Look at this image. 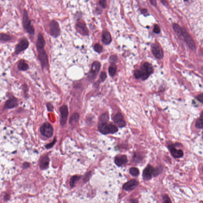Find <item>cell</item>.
Returning <instances> with one entry per match:
<instances>
[{
  "instance_id": "33",
  "label": "cell",
  "mask_w": 203,
  "mask_h": 203,
  "mask_svg": "<svg viewBox=\"0 0 203 203\" xmlns=\"http://www.w3.org/2000/svg\"><path fill=\"white\" fill-rule=\"evenodd\" d=\"M90 176H91V172H90V171L87 172V173L85 174V176H84V183H87L89 181V179H90Z\"/></svg>"
},
{
  "instance_id": "2",
  "label": "cell",
  "mask_w": 203,
  "mask_h": 203,
  "mask_svg": "<svg viewBox=\"0 0 203 203\" xmlns=\"http://www.w3.org/2000/svg\"><path fill=\"white\" fill-rule=\"evenodd\" d=\"M161 168L155 169L152 166L148 165L143 172V177L146 180L151 179L152 177L157 176L160 174Z\"/></svg>"
},
{
  "instance_id": "44",
  "label": "cell",
  "mask_w": 203,
  "mask_h": 203,
  "mask_svg": "<svg viewBox=\"0 0 203 203\" xmlns=\"http://www.w3.org/2000/svg\"><path fill=\"white\" fill-rule=\"evenodd\" d=\"M200 118L203 120V111L201 113L200 117Z\"/></svg>"
},
{
  "instance_id": "19",
  "label": "cell",
  "mask_w": 203,
  "mask_h": 203,
  "mask_svg": "<svg viewBox=\"0 0 203 203\" xmlns=\"http://www.w3.org/2000/svg\"><path fill=\"white\" fill-rule=\"evenodd\" d=\"M171 154L175 158H180L184 155L183 152L181 150H177L174 147L171 146L169 148Z\"/></svg>"
},
{
  "instance_id": "34",
  "label": "cell",
  "mask_w": 203,
  "mask_h": 203,
  "mask_svg": "<svg viewBox=\"0 0 203 203\" xmlns=\"http://www.w3.org/2000/svg\"><path fill=\"white\" fill-rule=\"evenodd\" d=\"M99 3L103 8H106L107 7V0H100L99 2Z\"/></svg>"
},
{
  "instance_id": "4",
  "label": "cell",
  "mask_w": 203,
  "mask_h": 203,
  "mask_svg": "<svg viewBox=\"0 0 203 203\" xmlns=\"http://www.w3.org/2000/svg\"><path fill=\"white\" fill-rule=\"evenodd\" d=\"M41 134L45 137L50 138L53 135L54 129L52 125L48 122L43 123L41 126L40 129Z\"/></svg>"
},
{
  "instance_id": "3",
  "label": "cell",
  "mask_w": 203,
  "mask_h": 203,
  "mask_svg": "<svg viewBox=\"0 0 203 203\" xmlns=\"http://www.w3.org/2000/svg\"><path fill=\"white\" fill-rule=\"evenodd\" d=\"M23 24L24 29L29 34L33 35L35 34V29L31 25V21L29 19L28 12L24 10L23 15Z\"/></svg>"
},
{
  "instance_id": "17",
  "label": "cell",
  "mask_w": 203,
  "mask_h": 203,
  "mask_svg": "<svg viewBox=\"0 0 203 203\" xmlns=\"http://www.w3.org/2000/svg\"><path fill=\"white\" fill-rule=\"evenodd\" d=\"M49 161H50L49 158L47 155L42 157L39 163V165L41 169L42 170L47 169L49 166Z\"/></svg>"
},
{
  "instance_id": "6",
  "label": "cell",
  "mask_w": 203,
  "mask_h": 203,
  "mask_svg": "<svg viewBox=\"0 0 203 203\" xmlns=\"http://www.w3.org/2000/svg\"><path fill=\"white\" fill-rule=\"evenodd\" d=\"M49 33L51 36L54 38L58 37L60 34L59 24L57 21L53 20L49 24Z\"/></svg>"
},
{
  "instance_id": "5",
  "label": "cell",
  "mask_w": 203,
  "mask_h": 203,
  "mask_svg": "<svg viewBox=\"0 0 203 203\" xmlns=\"http://www.w3.org/2000/svg\"><path fill=\"white\" fill-rule=\"evenodd\" d=\"M141 73V77L145 80L147 79L149 76L153 72V69L152 66L149 63L146 62L144 64L140 70Z\"/></svg>"
},
{
  "instance_id": "18",
  "label": "cell",
  "mask_w": 203,
  "mask_h": 203,
  "mask_svg": "<svg viewBox=\"0 0 203 203\" xmlns=\"http://www.w3.org/2000/svg\"><path fill=\"white\" fill-rule=\"evenodd\" d=\"M127 157L126 155H118L115 157V162L117 166H123L128 162Z\"/></svg>"
},
{
  "instance_id": "9",
  "label": "cell",
  "mask_w": 203,
  "mask_h": 203,
  "mask_svg": "<svg viewBox=\"0 0 203 203\" xmlns=\"http://www.w3.org/2000/svg\"><path fill=\"white\" fill-rule=\"evenodd\" d=\"M182 35L185 39L188 47L192 50H195L196 49V45L193 39L189 35L187 30L185 29H182Z\"/></svg>"
},
{
  "instance_id": "36",
  "label": "cell",
  "mask_w": 203,
  "mask_h": 203,
  "mask_svg": "<svg viewBox=\"0 0 203 203\" xmlns=\"http://www.w3.org/2000/svg\"><path fill=\"white\" fill-rule=\"evenodd\" d=\"M107 75L105 72H102L100 74V77L102 81H105L107 79Z\"/></svg>"
},
{
  "instance_id": "43",
  "label": "cell",
  "mask_w": 203,
  "mask_h": 203,
  "mask_svg": "<svg viewBox=\"0 0 203 203\" xmlns=\"http://www.w3.org/2000/svg\"><path fill=\"white\" fill-rule=\"evenodd\" d=\"M150 2L152 5L153 6L156 5V0H150Z\"/></svg>"
},
{
  "instance_id": "23",
  "label": "cell",
  "mask_w": 203,
  "mask_h": 203,
  "mask_svg": "<svg viewBox=\"0 0 203 203\" xmlns=\"http://www.w3.org/2000/svg\"><path fill=\"white\" fill-rule=\"evenodd\" d=\"M18 68L19 69L22 71H26L28 69L29 66L26 62L23 60H22L19 62L18 64Z\"/></svg>"
},
{
  "instance_id": "37",
  "label": "cell",
  "mask_w": 203,
  "mask_h": 203,
  "mask_svg": "<svg viewBox=\"0 0 203 203\" xmlns=\"http://www.w3.org/2000/svg\"><path fill=\"white\" fill-rule=\"evenodd\" d=\"M160 29L159 26L158 25H155L154 26V28H153V32L155 33H159L160 32Z\"/></svg>"
},
{
  "instance_id": "14",
  "label": "cell",
  "mask_w": 203,
  "mask_h": 203,
  "mask_svg": "<svg viewBox=\"0 0 203 203\" xmlns=\"http://www.w3.org/2000/svg\"><path fill=\"white\" fill-rule=\"evenodd\" d=\"M76 28L81 34L84 35H88L89 34V31L85 23L81 22H78L76 25Z\"/></svg>"
},
{
  "instance_id": "20",
  "label": "cell",
  "mask_w": 203,
  "mask_h": 203,
  "mask_svg": "<svg viewBox=\"0 0 203 203\" xmlns=\"http://www.w3.org/2000/svg\"><path fill=\"white\" fill-rule=\"evenodd\" d=\"M100 64L99 62L95 61L92 64L91 69V73L92 75L96 76L98 73L100 68Z\"/></svg>"
},
{
  "instance_id": "27",
  "label": "cell",
  "mask_w": 203,
  "mask_h": 203,
  "mask_svg": "<svg viewBox=\"0 0 203 203\" xmlns=\"http://www.w3.org/2000/svg\"><path fill=\"white\" fill-rule=\"evenodd\" d=\"M130 174L133 176H137L139 174V169L136 168H132L129 170Z\"/></svg>"
},
{
  "instance_id": "32",
  "label": "cell",
  "mask_w": 203,
  "mask_h": 203,
  "mask_svg": "<svg viewBox=\"0 0 203 203\" xmlns=\"http://www.w3.org/2000/svg\"><path fill=\"white\" fill-rule=\"evenodd\" d=\"M56 141L57 140L56 137H55L53 141H52V142L50 143L47 144V145H45V148H47V149H50V148H52V147H53L54 145H55Z\"/></svg>"
},
{
  "instance_id": "12",
  "label": "cell",
  "mask_w": 203,
  "mask_h": 203,
  "mask_svg": "<svg viewBox=\"0 0 203 203\" xmlns=\"http://www.w3.org/2000/svg\"><path fill=\"white\" fill-rule=\"evenodd\" d=\"M152 53L157 58L160 59L163 57L164 54L162 48L157 44H153L151 47Z\"/></svg>"
},
{
  "instance_id": "28",
  "label": "cell",
  "mask_w": 203,
  "mask_h": 203,
  "mask_svg": "<svg viewBox=\"0 0 203 203\" xmlns=\"http://www.w3.org/2000/svg\"><path fill=\"white\" fill-rule=\"evenodd\" d=\"M109 116L107 113H105L102 115L100 118V120L101 123H107L109 120Z\"/></svg>"
},
{
  "instance_id": "1",
  "label": "cell",
  "mask_w": 203,
  "mask_h": 203,
  "mask_svg": "<svg viewBox=\"0 0 203 203\" xmlns=\"http://www.w3.org/2000/svg\"><path fill=\"white\" fill-rule=\"evenodd\" d=\"M99 131L102 134H113L117 132L118 128L115 125L112 124H107V123H102L99 125Z\"/></svg>"
},
{
  "instance_id": "39",
  "label": "cell",
  "mask_w": 203,
  "mask_h": 203,
  "mask_svg": "<svg viewBox=\"0 0 203 203\" xmlns=\"http://www.w3.org/2000/svg\"><path fill=\"white\" fill-rule=\"evenodd\" d=\"M47 107L48 110L49 111H53L54 109L53 106L51 104L48 103L47 105Z\"/></svg>"
},
{
  "instance_id": "38",
  "label": "cell",
  "mask_w": 203,
  "mask_h": 203,
  "mask_svg": "<svg viewBox=\"0 0 203 203\" xmlns=\"http://www.w3.org/2000/svg\"><path fill=\"white\" fill-rule=\"evenodd\" d=\"M134 76L136 79H139L141 77V73L140 70H136L134 72Z\"/></svg>"
},
{
  "instance_id": "31",
  "label": "cell",
  "mask_w": 203,
  "mask_h": 203,
  "mask_svg": "<svg viewBox=\"0 0 203 203\" xmlns=\"http://www.w3.org/2000/svg\"><path fill=\"white\" fill-rule=\"evenodd\" d=\"M94 49L96 52L100 53L103 51V48L99 44H96L94 46Z\"/></svg>"
},
{
  "instance_id": "29",
  "label": "cell",
  "mask_w": 203,
  "mask_h": 203,
  "mask_svg": "<svg viewBox=\"0 0 203 203\" xmlns=\"http://www.w3.org/2000/svg\"><path fill=\"white\" fill-rule=\"evenodd\" d=\"M116 72V67L115 66H111L109 67V74L111 76H113Z\"/></svg>"
},
{
  "instance_id": "8",
  "label": "cell",
  "mask_w": 203,
  "mask_h": 203,
  "mask_svg": "<svg viewBox=\"0 0 203 203\" xmlns=\"http://www.w3.org/2000/svg\"><path fill=\"white\" fill-rule=\"evenodd\" d=\"M38 51V57L39 60L41 62V64L42 68H48V56L45 50H39Z\"/></svg>"
},
{
  "instance_id": "11",
  "label": "cell",
  "mask_w": 203,
  "mask_h": 203,
  "mask_svg": "<svg viewBox=\"0 0 203 203\" xmlns=\"http://www.w3.org/2000/svg\"><path fill=\"white\" fill-rule=\"evenodd\" d=\"M113 119L115 124L119 128H123L126 126V122L121 113H118L116 114Z\"/></svg>"
},
{
  "instance_id": "25",
  "label": "cell",
  "mask_w": 203,
  "mask_h": 203,
  "mask_svg": "<svg viewBox=\"0 0 203 203\" xmlns=\"http://www.w3.org/2000/svg\"><path fill=\"white\" fill-rule=\"evenodd\" d=\"M173 28L176 33L180 37L182 35V29L179 25L177 24H173Z\"/></svg>"
},
{
  "instance_id": "42",
  "label": "cell",
  "mask_w": 203,
  "mask_h": 203,
  "mask_svg": "<svg viewBox=\"0 0 203 203\" xmlns=\"http://www.w3.org/2000/svg\"><path fill=\"white\" fill-rule=\"evenodd\" d=\"M142 13H143V14L145 16H147V14H148V13H147V9H143V10H142Z\"/></svg>"
},
{
  "instance_id": "22",
  "label": "cell",
  "mask_w": 203,
  "mask_h": 203,
  "mask_svg": "<svg viewBox=\"0 0 203 203\" xmlns=\"http://www.w3.org/2000/svg\"><path fill=\"white\" fill-rule=\"evenodd\" d=\"M79 119V115L77 113H74L72 114L69 120V124L70 125H74L78 122Z\"/></svg>"
},
{
  "instance_id": "35",
  "label": "cell",
  "mask_w": 203,
  "mask_h": 203,
  "mask_svg": "<svg viewBox=\"0 0 203 203\" xmlns=\"http://www.w3.org/2000/svg\"><path fill=\"white\" fill-rule=\"evenodd\" d=\"M163 200H164V202L165 203H171V202L170 199L169 198V197L167 195H164L163 196Z\"/></svg>"
},
{
  "instance_id": "7",
  "label": "cell",
  "mask_w": 203,
  "mask_h": 203,
  "mask_svg": "<svg viewBox=\"0 0 203 203\" xmlns=\"http://www.w3.org/2000/svg\"><path fill=\"white\" fill-rule=\"evenodd\" d=\"M60 124L61 126H64L66 125L68 119L69 113L68 107L66 105H63L60 108Z\"/></svg>"
},
{
  "instance_id": "21",
  "label": "cell",
  "mask_w": 203,
  "mask_h": 203,
  "mask_svg": "<svg viewBox=\"0 0 203 203\" xmlns=\"http://www.w3.org/2000/svg\"><path fill=\"white\" fill-rule=\"evenodd\" d=\"M102 41L104 44L108 45L111 43V37L110 33L107 31H104L102 35Z\"/></svg>"
},
{
  "instance_id": "15",
  "label": "cell",
  "mask_w": 203,
  "mask_h": 203,
  "mask_svg": "<svg viewBox=\"0 0 203 203\" xmlns=\"http://www.w3.org/2000/svg\"><path fill=\"white\" fill-rule=\"evenodd\" d=\"M18 105L17 99L14 97H12L6 102L5 105V108L6 109H12L17 107Z\"/></svg>"
},
{
  "instance_id": "41",
  "label": "cell",
  "mask_w": 203,
  "mask_h": 203,
  "mask_svg": "<svg viewBox=\"0 0 203 203\" xmlns=\"http://www.w3.org/2000/svg\"><path fill=\"white\" fill-rule=\"evenodd\" d=\"M23 168L24 169H27L29 167V164L28 162H25L23 164Z\"/></svg>"
},
{
  "instance_id": "30",
  "label": "cell",
  "mask_w": 203,
  "mask_h": 203,
  "mask_svg": "<svg viewBox=\"0 0 203 203\" xmlns=\"http://www.w3.org/2000/svg\"><path fill=\"white\" fill-rule=\"evenodd\" d=\"M196 126L198 129H202L203 128V120L201 118L198 119L197 120L196 123Z\"/></svg>"
},
{
  "instance_id": "40",
  "label": "cell",
  "mask_w": 203,
  "mask_h": 203,
  "mask_svg": "<svg viewBox=\"0 0 203 203\" xmlns=\"http://www.w3.org/2000/svg\"><path fill=\"white\" fill-rule=\"evenodd\" d=\"M197 98L198 100L199 101L201 102V103H203V93L199 94V95L197 96Z\"/></svg>"
},
{
  "instance_id": "26",
  "label": "cell",
  "mask_w": 203,
  "mask_h": 203,
  "mask_svg": "<svg viewBox=\"0 0 203 203\" xmlns=\"http://www.w3.org/2000/svg\"><path fill=\"white\" fill-rule=\"evenodd\" d=\"M12 39V37L8 35L5 34L4 33H1V40L3 41H10Z\"/></svg>"
},
{
  "instance_id": "10",
  "label": "cell",
  "mask_w": 203,
  "mask_h": 203,
  "mask_svg": "<svg viewBox=\"0 0 203 203\" xmlns=\"http://www.w3.org/2000/svg\"><path fill=\"white\" fill-rule=\"evenodd\" d=\"M29 45V42L27 39H24L22 40L16 45L15 50L16 54H18L22 51L26 50V48L28 47Z\"/></svg>"
},
{
  "instance_id": "24",
  "label": "cell",
  "mask_w": 203,
  "mask_h": 203,
  "mask_svg": "<svg viewBox=\"0 0 203 203\" xmlns=\"http://www.w3.org/2000/svg\"><path fill=\"white\" fill-rule=\"evenodd\" d=\"M81 176L79 175H74L71 177L69 181V185L71 187H74L75 183L80 179Z\"/></svg>"
},
{
  "instance_id": "13",
  "label": "cell",
  "mask_w": 203,
  "mask_h": 203,
  "mask_svg": "<svg viewBox=\"0 0 203 203\" xmlns=\"http://www.w3.org/2000/svg\"><path fill=\"white\" fill-rule=\"evenodd\" d=\"M138 185V182L135 179L131 180L123 185V188L126 191H131L135 189Z\"/></svg>"
},
{
  "instance_id": "16",
  "label": "cell",
  "mask_w": 203,
  "mask_h": 203,
  "mask_svg": "<svg viewBox=\"0 0 203 203\" xmlns=\"http://www.w3.org/2000/svg\"><path fill=\"white\" fill-rule=\"evenodd\" d=\"M45 45V39L42 33H39L38 34L37 39V51L44 49Z\"/></svg>"
}]
</instances>
